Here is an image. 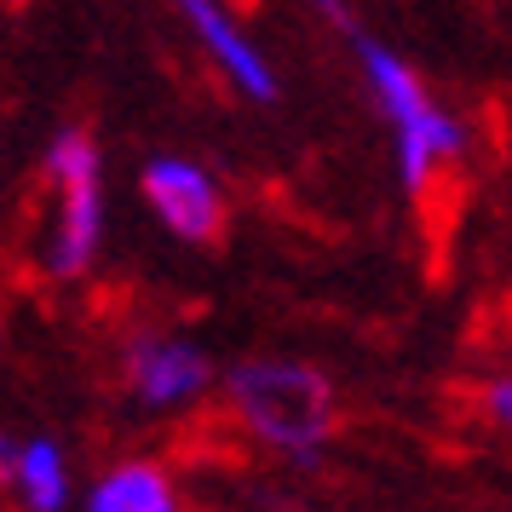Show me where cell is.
Instances as JSON below:
<instances>
[{"mask_svg":"<svg viewBox=\"0 0 512 512\" xmlns=\"http://www.w3.org/2000/svg\"><path fill=\"white\" fill-rule=\"evenodd\" d=\"M478 409H484V420H495L501 432H512V374L489 380L484 392H478Z\"/></svg>","mask_w":512,"mask_h":512,"instance_id":"obj_9","label":"cell"},{"mask_svg":"<svg viewBox=\"0 0 512 512\" xmlns=\"http://www.w3.org/2000/svg\"><path fill=\"white\" fill-rule=\"evenodd\" d=\"M127 392L139 409L173 415L213 392V363L202 346L179 334H133L127 340Z\"/></svg>","mask_w":512,"mask_h":512,"instance_id":"obj_5","label":"cell"},{"mask_svg":"<svg viewBox=\"0 0 512 512\" xmlns=\"http://www.w3.org/2000/svg\"><path fill=\"white\" fill-rule=\"evenodd\" d=\"M173 6H179L185 29L196 35V47L208 52L213 70L225 75L236 93L248 98V104H277V70H271V58L248 41V29L236 24L219 0H173Z\"/></svg>","mask_w":512,"mask_h":512,"instance_id":"obj_6","label":"cell"},{"mask_svg":"<svg viewBox=\"0 0 512 512\" xmlns=\"http://www.w3.org/2000/svg\"><path fill=\"white\" fill-rule=\"evenodd\" d=\"M225 403L242 420V432L288 461L311 466L323 443L340 426V397L334 380L294 357H248L225 374Z\"/></svg>","mask_w":512,"mask_h":512,"instance_id":"obj_1","label":"cell"},{"mask_svg":"<svg viewBox=\"0 0 512 512\" xmlns=\"http://www.w3.org/2000/svg\"><path fill=\"white\" fill-rule=\"evenodd\" d=\"M47 179H52V231L41 248L47 277L70 282L93 271L98 248H104V173H98V144L81 127H64L47 144Z\"/></svg>","mask_w":512,"mask_h":512,"instance_id":"obj_3","label":"cell"},{"mask_svg":"<svg viewBox=\"0 0 512 512\" xmlns=\"http://www.w3.org/2000/svg\"><path fill=\"white\" fill-rule=\"evenodd\" d=\"M139 196L144 208L162 219L167 236H179L190 248H208L225 231V196L213 185V173L185 156H150L139 167Z\"/></svg>","mask_w":512,"mask_h":512,"instance_id":"obj_4","label":"cell"},{"mask_svg":"<svg viewBox=\"0 0 512 512\" xmlns=\"http://www.w3.org/2000/svg\"><path fill=\"white\" fill-rule=\"evenodd\" d=\"M351 35V52H357V64H363V81H369L374 104H380V116L392 121V144H397V179L409 196H426L432 179H438L443 162H461L466 150V127L449 110H443L438 98L426 93V81H420L392 47H380L369 29H346Z\"/></svg>","mask_w":512,"mask_h":512,"instance_id":"obj_2","label":"cell"},{"mask_svg":"<svg viewBox=\"0 0 512 512\" xmlns=\"http://www.w3.org/2000/svg\"><path fill=\"white\" fill-rule=\"evenodd\" d=\"M18 449H24V443L0 432V489H12V484H18Z\"/></svg>","mask_w":512,"mask_h":512,"instance_id":"obj_10","label":"cell"},{"mask_svg":"<svg viewBox=\"0 0 512 512\" xmlns=\"http://www.w3.org/2000/svg\"><path fill=\"white\" fill-rule=\"evenodd\" d=\"M18 495H24V507L35 512H58L70 507V466H64V449L52 438H24L18 449Z\"/></svg>","mask_w":512,"mask_h":512,"instance_id":"obj_8","label":"cell"},{"mask_svg":"<svg viewBox=\"0 0 512 512\" xmlns=\"http://www.w3.org/2000/svg\"><path fill=\"white\" fill-rule=\"evenodd\" d=\"M87 507L93 512H173L179 495H173V478L156 461H121L93 484Z\"/></svg>","mask_w":512,"mask_h":512,"instance_id":"obj_7","label":"cell"}]
</instances>
